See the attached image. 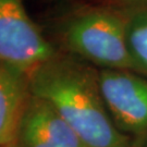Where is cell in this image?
Segmentation results:
<instances>
[{
  "instance_id": "6da1fadb",
  "label": "cell",
  "mask_w": 147,
  "mask_h": 147,
  "mask_svg": "<svg viewBox=\"0 0 147 147\" xmlns=\"http://www.w3.org/2000/svg\"><path fill=\"white\" fill-rule=\"evenodd\" d=\"M31 94L48 101L84 147H132L106 106L99 69L59 50L28 73Z\"/></svg>"
},
{
  "instance_id": "7a4b0ae2",
  "label": "cell",
  "mask_w": 147,
  "mask_h": 147,
  "mask_svg": "<svg viewBox=\"0 0 147 147\" xmlns=\"http://www.w3.org/2000/svg\"><path fill=\"white\" fill-rule=\"evenodd\" d=\"M127 25V16L87 0L50 19L45 33L58 50L95 68L137 73L129 50Z\"/></svg>"
},
{
  "instance_id": "3957f363",
  "label": "cell",
  "mask_w": 147,
  "mask_h": 147,
  "mask_svg": "<svg viewBox=\"0 0 147 147\" xmlns=\"http://www.w3.org/2000/svg\"><path fill=\"white\" fill-rule=\"evenodd\" d=\"M58 51L24 0H0V63L30 73Z\"/></svg>"
},
{
  "instance_id": "277c9868",
  "label": "cell",
  "mask_w": 147,
  "mask_h": 147,
  "mask_svg": "<svg viewBox=\"0 0 147 147\" xmlns=\"http://www.w3.org/2000/svg\"><path fill=\"white\" fill-rule=\"evenodd\" d=\"M99 81L117 129L132 147H147V78L132 71L99 70Z\"/></svg>"
},
{
  "instance_id": "5b68a950",
  "label": "cell",
  "mask_w": 147,
  "mask_h": 147,
  "mask_svg": "<svg viewBox=\"0 0 147 147\" xmlns=\"http://www.w3.org/2000/svg\"><path fill=\"white\" fill-rule=\"evenodd\" d=\"M13 147H84L48 101L31 95Z\"/></svg>"
},
{
  "instance_id": "8992f818",
  "label": "cell",
  "mask_w": 147,
  "mask_h": 147,
  "mask_svg": "<svg viewBox=\"0 0 147 147\" xmlns=\"http://www.w3.org/2000/svg\"><path fill=\"white\" fill-rule=\"evenodd\" d=\"M31 95L28 73L0 63V147H13Z\"/></svg>"
},
{
  "instance_id": "52a82bcc",
  "label": "cell",
  "mask_w": 147,
  "mask_h": 147,
  "mask_svg": "<svg viewBox=\"0 0 147 147\" xmlns=\"http://www.w3.org/2000/svg\"><path fill=\"white\" fill-rule=\"evenodd\" d=\"M127 44L137 73L147 78V14L129 19Z\"/></svg>"
},
{
  "instance_id": "ba28073f",
  "label": "cell",
  "mask_w": 147,
  "mask_h": 147,
  "mask_svg": "<svg viewBox=\"0 0 147 147\" xmlns=\"http://www.w3.org/2000/svg\"><path fill=\"white\" fill-rule=\"evenodd\" d=\"M95 3L106 5L120 12L121 14L132 16L147 14V0H89Z\"/></svg>"
},
{
  "instance_id": "9c48e42d",
  "label": "cell",
  "mask_w": 147,
  "mask_h": 147,
  "mask_svg": "<svg viewBox=\"0 0 147 147\" xmlns=\"http://www.w3.org/2000/svg\"><path fill=\"white\" fill-rule=\"evenodd\" d=\"M49 1H74V0H49Z\"/></svg>"
}]
</instances>
